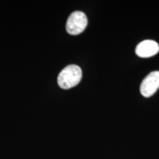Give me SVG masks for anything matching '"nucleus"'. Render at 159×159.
<instances>
[{"mask_svg": "<svg viewBox=\"0 0 159 159\" xmlns=\"http://www.w3.org/2000/svg\"><path fill=\"white\" fill-rule=\"evenodd\" d=\"M159 88V71H155L149 74L141 83V94L145 97L153 95Z\"/></svg>", "mask_w": 159, "mask_h": 159, "instance_id": "obj_3", "label": "nucleus"}, {"mask_svg": "<svg viewBox=\"0 0 159 159\" xmlns=\"http://www.w3.org/2000/svg\"><path fill=\"white\" fill-rule=\"evenodd\" d=\"M159 51V45L153 40H145L137 45L136 53L139 57H149L156 55Z\"/></svg>", "mask_w": 159, "mask_h": 159, "instance_id": "obj_4", "label": "nucleus"}, {"mask_svg": "<svg viewBox=\"0 0 159 159\" xmlns=\"http://www.w3.org/2000/svg\"><path fill=\"white\" fill-rule=\"evenodd\" d=\"M87 25L88 19L85 13L82 11H75L67 19L66 28L69 34L75 35L83 33Z\"/></svg>", "mask_w": 159, "mask_h": 159, "instance_id": "obj_2", "label": "nucleus"}, {"mask_svg": "<svg viewBox=\"0 0 159 159\" xmlns=\"http://www.w3.org/2000/svg\"><path fill=\"white\" fill-rule=\"evenodd\" d=\"M82 70L77 65H69L60 72L57 83L61 89H69L76 86L82 79Z\"/></svg>", "mask_w": 159, "mask_h": 159, "instance_id": "obj_1", "label": "nucleus"}]
</instances>
